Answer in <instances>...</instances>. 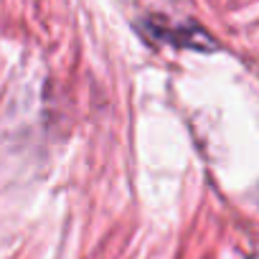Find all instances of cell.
<instances>
[{
	"mask_svg": "<svg viewBox=\"0 0 259 259\" xmlns=\"http://www.w3.org/2000/svg\"><path fill=\"white\" fill-rule=\"evenodd\" d=\"M138 31L153 44H168V46L203 51V54L219 51V44L211 38V33L193 21L173 23L165 16H148L138 23Z\"/></svg>",
	"mask_w": 259,
	"mask_h": 259,
	"instance_id": "6da1fadb",
	"label": "cell"
},
{
	"mask_svg": "<svg viewBox=\"0 0 259 259\" xmlns=\"http://www.w3.org/2000/svg\"><path fill=\"white\" fill-rule=\"evenodd\" d=\"M246 259H259V251H254L251 256H246Z\"/></svg>",
	"mask_w": 259,
	"mask_h": 259,
	"instance_id": "7a4b0ae2",
	"label": "cell"
}]
</instances>
